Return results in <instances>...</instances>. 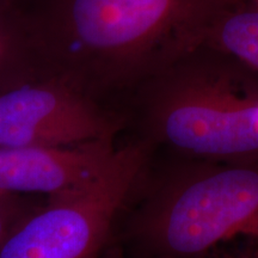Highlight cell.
Here are the masks:
<instances>
[{
  "instance_id": "obj_11",
  "label": "cell",
  "mask_w": 258,
  "mask_h": 258,
  "mask_svg": "<svg viewBox=\"0 0 258 258\" xmlns=\"http://www.w3.org/2000/svg\"><path fill=\"white\" fill-rule=\"evenodd\" d=\"M131 258H141V257H133V256H132Z\"/></svg>"
},
{
  "instance_id": "obj_2",
  "label": "cell",
  "mask_w": 258,
  "mask_h": 258,
  "mask_svg": "<svg viewBox=\"0 0 258 258\" xmlns=\"http://www.w3.org/2000/svg\"><path fill=\"white\" fill-rule=\"evenodd\" d=\"M121 218L133 257L258 258V157L150 163Z\"/></svg>"
},
{
  "instance_id": "obj_8",
  "label": "cell",
  "mask_w": 258,
  "mask_h": 258,
  "mask_svg": "<svg viewBox=\"0 0 258 258\" xmlns=\"http://www.w3.org/2000/svg\"><path fill=\"white\" fill-rule=\"evenodd\" d=\"M202 46L258 73V0H215Z\"/></svg>"
},
{
  "instance_id": "obj_9",
  "label": "cell",
  "mask_w": 258,
  "mask_h": 258,
  "mask_svg": "<svg viewBox=\"0 0 258 258\" xmlns=\"http://www.w3.org/2000/svg\"><path fill=\"white\" fill-rule=\"evenodd\" d=\"M38 206L31 202L27 195L0 190V249L11 231Z\"/></svg>"
},
{
  "instance_id": "obj_3",
  "label": "cell",
  "mask_w": 258,
  "mask_h": 258,
  "mask_svg": "<svg viewBox=\"0 0 258 258\" xmlns=\"http://www.w3.org/2000/svg\"><path fill=\"white\" fill-rule=\"evenodd\" d=\"M257 74L224 53L196 48L141 84L143 139L180 157H258Z\"/></svg>"
},
{
  "instance_id": "obj_7",
  "label": "cell",
  "mask_w": 258,
  "mask_h": 258,
  "mask_svg": "<svg viewBox=\"0 0 258 258\" xmlns=\"http://www.w3.org/2000/svg\"><path fill=\"white\" fill-rule=\"evenodd\" d=\"M44 74V66L27 9L0 0V93Z\"/></svg>"
},
{
  "instance_id": "obj_6",
  "label": "cell",
  "mask_w": 258,
  "mask_h": 258,
  "mask_svg": "<svg viewBox=\"0 0 258 258\" xmlns=\"http://www.w3.org/2000/svg\"><path fill=\"white\" fill-rule=\"evenodd\" d=\"M115 140L56 147H0V190L60 198L84 188L114 158Z\"/></svg>"
},
{
  "instance_id": "obj_5",
  "label": "cell",
  "mask_w": 258,
  "mask_h": 258,
  "mask_svg": "<svg viewBox=\"0 0 258 258\" xmlns=\"http://www.w3.org/2000/svg\"><path fill=\"white\" fill-rule=\"evenodd\" d=\"M123 117L70 80L44 74L0 93V147L115 140Z\"/></svg>"
},
{
  "instance_id": "obj_4",
  "label": "cell",
  "mask_w": 258,
  "mask_h": 258,
  "mask_svg": "<svg viewBox=\"0 0 258 258\" xmlns=\"http://www.w3.org/2000/svg\"><path fill=\"white\" fill-rule=\"evenodd\" d=\"M145 139L117 147L90 184L28 214L8 235L0 258H99L152 160Z\"/></svg>"
},
{
  "instance_id": "obj_10",
  "label": "cell",
  "mask_w": 258,
  "mask_h": 258,
  "mask_svg": "<svg viewBox=\"0 0 258 258\" xmlns=\"http://www.w3.org/2000/svg\"><path fill=\"white\" fill-rule=\"evenodd\" d=\"M12 2L17 3V4H19L21 6H23V8H27V6L29 4H31V3L34 2V0H12Z\"/></svg>"
},
{
  "instance_id": "obj_1",
  "label": "cell",
  "mask_w": 258,
  "mask_h": 258,
  "mask_svg": "<svg viewBox=\"0 0 258 258\" xmlns=\"http://www.w3.org/2000/svg\"><path fill=\"white\" fill-rule=\"evenodd\" d=\"M215 0H34L48 73L95 98L141 85L202 46Z\"/></svg>"
}]
</instances>
